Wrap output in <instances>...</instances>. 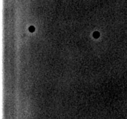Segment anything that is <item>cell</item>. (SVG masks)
Here are the masks:
<instances>
[{
    "label": "cell",
    "instance_id": "obj_2",
    "mask_svg": "<svg viewBox=\"0 0 127 119\" xmlns=\"http://www.w3.org/2000/svg\"><path fill=\"white\" fill-rule=\"evenodd\" d=\"M34 30H35V28H34V26H30V28H29V31L30 32H33L34 31Z\"/></svg>",
    "mask_w": 127,
    "mask_h": 119
},
{
    "label": "cell",
    "instance_id": "obj_1",
    "mask_svg": "<svg viewBox=\"0 0 127 119\" xmlns=\"http://www.w3.org/2000/svg\"><path fill=\"white\" fill-rule=\"evenodd\" d=\"M99 35H100L99 33L98 32H94V33H93V37L96 38H98V37H99Z\"/></svg>",
    "mask_w": 127,
    "mask_h": 119
}]
</instances>
